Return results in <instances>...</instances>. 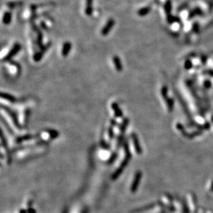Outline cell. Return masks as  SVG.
Listing matches in <instances>:
<instances>
[{
	"mask_svg": "<svg viewBox=\"0 0 213 213\" xmlns=\"http://www.w3.org/2000/svg\"><path fill=\"white\" fill-rule=\"evenodd\" d=\"M20 50H21V45H20L19 43H15L14 44V46H13V48H11V51L8 52L7 55H6V56H5V57L3 59L2 61H11V59L16 54H17Z\"/></svg>",
	"mask_w": 213,
	"mask_h": 213,
	"instance_id": "obj_1",
	"label": "cell"
},
{
	"mask_svg": "<svg viewBox=\"0 0 213 213\" xmlns=\"http://www.w3.org/2000/svg\"><path fill=\"white\" fill-rule=\"evenodd\" d=\"M142 173L141 171H137L135 173L133 181H132L131 186H130V191H131V192H132V193H135L137 189H138L139 185L140 184L141 179H142Z\"/></svg>",
	"mask_w": 213,
	"mask_h": 213,
	"instance_id": "obj_2",
	"label": "cell"
},
{
	"mask_svg": "<svg viewBox=\"0 0 213 213\" xmlns=\"http://www.w3.org/2000/svg\"><path fill=\"white\" fill-rule=\"evenodd\" d=\"M1 108H4L5 110V111H6V112L8 113V115H9L10 117H11V118L12 119V120H13V124H14V125L15 126L16 128H19V129H21V125H20L19 122H18V120H17V115H15V113L13 111V110H11V109H10L9 108H8L7 106H4L3 105H1Z\"/></svg>",
	"mask_w": 213,
	"mask_h": 213,
	"instance_id": "obj_3",
	"label": "cell"
},
{
	"mask_svg": "<svg viewBox=\"0 0 213 213\" xmlns=\"http://www.w3.org/2000/svg\"><path fill=\"white\" fill-rule=\"evenodd\" d=\"M115 20H114V19H112V18H110L108 21H107L106 23H105V25L104 26H103V28H102L101 29V35H103V36H106V35H108L109 34V33H110V31H111V30L112 29V28H113L114 25H115Z\"/></svg>",
	"mask_w": 213,
	"mask_h": 213,
	"instance_id": "obj_4",
	"label": "cell"
},
{
	"mask_svg": "<svg viewBox=\"0 0 213 213\" xmlns=\"http://www.w3.org/2000/svg\"><path fill=\"white\" fill-rule=\"evenodd\" d=\"M130 137H131L132 141V142H133L134 148H135L136 152H137L138 155H141L142 152V150L140 144V140H139L138 137H137V135H136L135 133H132L131 135H130Z\"/></svg>",
	"mask_w": 213,
	"mask_h": 213,
	"instance_id": "obj_5",
	"label": "cell"
},
{
	"mask_svg": "<svg viewBox=\"0 0 213 213\" xmlns=\"http://www.w3.org/2000/svg\"><path fill=\"white\" fill-rule=\"evenodd\" d=\"M50 46H51V43L46 44V46L43 47V48H41V51H40L39 52L35 53L34 55V57H33L35 61H39L40 60H41V59L42 58V57H43V55L44 54L45 52L47 51V49H48V47H49Z\"/></svg>",
	"mask_w": 213,
	"mask_h": 213,
	"instance_id": "obj_6",
	"label": "cell"
},
{
	"mask_svg": "<svg viewBox=\"0 0 213 213\" xmlns=\"http://www.w3.org/2000/svg\"><path fill=\"white\" fill-rule=\"evenodd\" d=\"M71 47L72 44L70 41H66L63 43L61 50V55L63 57H66L68 56V53H69L70 49H71Z\"/></svg>",
	"mask_w": 213,
	"mask_h": 213,
	"instance_id": "obj_7",
	"label": "cell"
},
{
	"mask_svg": "<svg viewBox=\"0 0 213 213\" xmlns=\"http://www.w3.org/2000/svg\"><path fill=\"white\" fill-rule=\"evenodd\" d=\"M112 61H113V63L115 65V69L118 72H122V70H123V66H122V63L121 61L120 58L117 55H115L112 58Z\"/></svg>",
	"mask_w": 213,
	"mask_h": 213,
	"instance_id": "obj_8",
	"label": "cell"
},
{
	"mask_svg": "<svg viewBox=\"0 0 213 213\" xmlns=\"http://www.w3.org/2000/svg\"><path fill=\"white\" fill-rule=\"evenodd\" d=\"M111 107L112 108V110H113V112H114V114H115V117H120V118L123 117V115H124L123 112H122V110L120 109L118 103H115V102H113V103H112Z\"/></svg>",
	"mask_w": 213,
	"mask_h": 213,
	"instance_id": "obj_9",
	"label": "cell"
},
{
	"mask_svg": "<svg viewBox=\"0 0 213 213\" xmlns=\"http://www.w3.org/2000/svg\"><path fill=\"white\" fill-rule=\"evenodd\" d=\"M35 137H36V136L32 135H25L21 136V137H17V138H16L15 142H16V143H17V144H21L23 142H26V141L33 140V139H34Z\"/></svg>",
	"mask_w": 213,
	"mask_h": 213,
	"instance_id": "obj_10",
	"label": "cell"
},
{
	"mask_svg": "<svg viewBox=\"0 0 213 213\" xmlns=\"http://www.w3.org/2000/svg\"><path fill=\"white\" fill-rule=\"evenodd\" d=\"M124 168L121 166H120L117 168L116 169V170H115L112 174L111 179H112V180H116V179H118L119 177H120L121 174H122V172H124Z\"/></svg>",
	"mask_w": 213,
	"mask_h": 213,
	"instance_id": "obj_11",
	"label": "cell"
},
{
	"mask_svg": "<svg viewBox=\"0 0 213 213\" xmlns=\"http://www.w3.org/2000/svg\"><path fill=\"white\" fill-rule=\"evenodd\" d=\"M1 99L6 100V101L11 102V103H15L16 101V98L13 95H10L8 93H1Z\"/></svg>",
	"mask_w": 213,
	"mask_h": 213,
	"instance_id": "obj_12",
	"label": "cell"
},
{
	"mask_svg": "<svg viewBox=\"0 0 213 213\" xmlns=\"http://www.w3.org/2000/svg\"><path fill=\"white\" fill-rule=\"evenodd\" d=\"M128 124H129L128 118H124L123 121H122V124H121V125L120 126L121 134H122V135H123V134L124 133V132H125L126 130L127 127H128Z\"/></svg>",
	"mask_w": 213,
	"mask_h": 213,
	"instance_id": "obj_13",
	"label": "cell"
},
{
	"mask_svg": "<svg viewBox=\"0 0 213 213\" xmlns=\"http://www.w3.org/2000/svg\"><path fill=\"white\" fill-rule=\"evenodd\" d=\"M12 19V14L10 12H6L4 13V17H3V23L5 25H8L11 23Z\"/></svg>",
	"mask_w": 213,
	"mask_h": 213,
	"instance_id": "obj_14",
	"label": "cell"
},
{
	"mask_svg": "<svg viewBox=\"0 0 213 213\" xmlns=\"http://www.w3.org/2000/svg\"><path fill=\"white\" fill-rule=\"evenodd\" d=\"M46 131L48 133V135H49L50 137H51V139L57 138L58 136L59 135V133L57 130H53V129H48Z\"/></svg>",
	"mask_w": 213,
	"mask_h": 213,
	"instance_id": "obj_15",
	"label": "cell"
},
{
	"mask_svg": "<svg viewBox=\"0 0 213 213\" xmlns=\"http://www.w3.org/2000/svg\"><path fill=\"white\" fill-rule=\"evenodd\" d=\"M117 156H118V154L117 152H112V155H110V157H109L108 160V164H111L116 160L117 158Z\"/></svg>",
	"mask_w": 213,
	"mask_h": 213,
	"instance_id": "obj_16",
	"label": "cell"
},
{
	"mask_svg": "<svg viewBox=\"0 0 213 213\" xmlns=\"http://www.w3.org/2000/svg\"><path fill=\"white\" fill-rule=\"evenodd\" d=\"M100 146H101V147L103 149H104V150H108L110 149V145H109V144L103 140H101V141H100Z\"/></svg>",
	"mask_w": 213,
	"mask_h": 213,
	"instance_id": "obj_17",
	"label": "cell"
},
{
	"mask_svg": "<svg viewBox=\"0 0 213 213\" xmlns=\"http://www.w3.org/2000/svg\"><path fill=\"white\" fill-rule=\"evenodd\" d=\"M1 120H2V122L4 123L5 126H6V129L8 130V131L10 132V134H11V135H13V134H14V132H13V130L11 128V127L9 126V125H8V124H7V122H5V121L4 120V119H3V117H1Z\"/></svg>",
	"mask_w": 213,
	"mask_h": 213,
	"instance_id": "obj_18",
	"label": "cell"
},
{
	"mask_svg": "<svg viewBox=\"0 0 213 213\" xmlns=\"http://www.w3.org/2000/svg\"><path fill=\"white\" fill-rule=\"evenodd\" d=\"M108 137L110 140H112L114 138V136H115V133H114V130L112 126H110V128H108Z\"/></svg>",
	"mask_w": 213,
	"mask_h": 213,
	"instance_id": "obj_19",
	"label": "cell"
},
{
	"mask_svg": "<svg viewBox=\"0 0 213 213\" xmlns=\"http://www.w3.org/2000/svg\"><path fill=\"white\" fill-rule=\"evenodd\" d=\"M148 11H149L148 8H143L138 11V14L141 16H143V15H145L146 14H147Z\"/></svg>",
	"mask_w": 213,
	"mask_h": 213,
	"instance_id": "obj_20",
	"label": "cell"
},
{
	"mask_svg": "<svg viewBox=\"0 0 213 213\" xmlns=\"http://www.w3.org/2000/svg\"><path fill=\"white\" fill-rule=\"evenodd\" d=\"M30 113H31V111H30L29 109H27V110H26V112H25V119H24L25 123H26V122H28V117H29V115H30Z\"/></svg>",
	"mask_w": 213,
	"mask_h": 213,
	"instance_id": "obj_21",
	"label": "cell"
},
{
	"mask_svg": "<svg viewBox=\"0 0 213 213\" xmlns=\"http://www.w3.org/2000/svg\"><path fill=\"white\" fill-rule=\"evenodd\" d=\"M93 0H86V1H85V4H86V6H85V8L93 7V6H92V4H93Z\"/></svg>",
	"mask_w": 213,
	"mask_h": 213,
	"instance_id": "obj_22",
	"label": "cell"
},
{
	"mask_svg": "<svg viewBox=\"0 0 213 213\" xmlns=\"http://www.w3.org/2000/svg\"><path fill=\"white\" fill-rule=\"evenodd\" d=\"M27 212H28V213H36V211H35V210L34 208H31V207H28V208Z\"/></svg>",
	"mask_w": 213,
	"mask_h": 213,
	"instance_id": "obj_23",
	"label": "cell"
},
{
	"mask_svg": "<svg viewBox=\"0 0 213 213\" xmlns=\"http://www.w3.org/2000/svg\"><path fill=\"white\" fill-rule=\"evenodd\" d=\"M41 28H42L43 29H44V30H46L47 28H47L46 24L44 22H43V21H41Z\"/></svg>",
	"mask_w": 213,
	"mask_h": 213,
	"instance_id": "obj_24",
	"label": "cell"
},
{
	"mask_svg": "<svg viewBox=\"0 0 213 213\" xmlns=\"http://www.w3.org/2000/svg\"><path fill=\"white\" fill-rule=\"evenodd\" d=\"M19 213H28L27 212V210H25V209H21L19 210Z\"/></svg>",
	"mask_w": 213,
	"mask_h": 213,
	"instance_id": "obj_25",
	"label": "cell"
},
{
	"mask_svg": "<svg viewBox=\"0 0 213 213\" xmlns=\"http://www.w3.org/2000/svg\"><path fill=\"white\" fill-rule=\"evenodd\" d=\"M81 213H88V209H87V208H85L84 210H83V211H82V212H81Z\"/></svg>",
	"mask_w": 213,
	"mask_h": 213,
	"instance_id": "obj_26",
	"label": "cell"
}]
</instances>
